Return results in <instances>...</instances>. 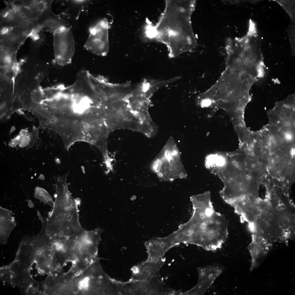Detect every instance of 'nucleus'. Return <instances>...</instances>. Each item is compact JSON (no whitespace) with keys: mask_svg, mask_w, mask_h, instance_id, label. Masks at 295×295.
<instances>
[{"mask_svg":"<svg viewBox=\"0 0 295 295\" xmlns=\"http://www.w3.org/2000/svg\"><path fill=\"white\" fill-rule=\"evenodd\" d=\"M80 200L74 198L68 189L56 191L53 209L45 219L46 230L53 235H74L83 230L79 221V206Z\"/></svg>","mask_w":295,"mask_h":295,"instance_id":"3","label":"nucleus"},{"mask_svg":"<svg viewBox=\"0 0 295 295\" xmlns=\"http://www.w3.org/2000/svg\"><path fill=\"white\" fill-rule=\"evenodd\" d=\"M153 170L159 180L172 181L184 179L188 174L182 164L176 144L170 138L152 164Z\"/></svg>","mask_w":295,"mask_h":295,"instance_id":"4","label":"nucleus"},{"mask_svg":"<svg viewBox=\"0 0 295 295\" xmlns=\"http://www.w3.org/2000/svg\"><path fill=\"white\" fill-rule=\"evenodd\" d=\"M145 244L148 255L146 261L154 263L162 260L165 253L173 247L166 237H155Z\"/></svg>","mask_w":295,"mask_h":295,"instance_id":"8","label":"nucleus"},{"mask_svg":"<svg viewBox=\"0 0 295 295\" xmlns=\"http://www.w3.org/2000/svg\"><path fill=\"white\" fill-rule=\"evenodd\" d=\"M293 169L292 168H288L287 170V172L289 173H291L293 171Z\"/></svg>","mask_w":295,"mask_h":295,"instance_id":"21","label":"nucleus"},{"mask_svg":"<svg viewBox=\"0 0 295 295\" xmlns=\"http://www.w3.org/2000/svg\"><path fill=\"white\" fill-rule=\"evenodd\" d=\"M289 158V156L287 154H285L283 157V159L284 161H287Z\"/></svg>","mask_w":295,"mask_h":295,"instance_id":"20","label":"nucleus"},{"mask_svg":"<svg viewBox=\"0 0 295 295\" xmlns=\"http://www.w3.org/2000/svg\"><path fill=\"white\" fill-rule=\"evenodd\" d=\"M273 202L275 203H277L278 201V199L276 197H274L273 199Z\"/></svg>","mask_w":295,"mask_h":295,"instance_id":"24","label":"nucleus"},{"mask_svg":"<svg viewBox=\"0 0 295 295\" xmlns=\"http://www.w3.org/2000/svg\"><path fill=\"white\" fill-rule=\"evenodd\" d=\"M255 231L257 234H260L262 232V230L260 227H257L255 229Z\"/></svg>","mask_w":295,"mask_h":295,"instance_id":"18","label":"nucleus"},{"mask_svg":"<svg viewBox=\"0 0 295 295\" xmlns=\"http://www.w3.org/2000/svg\"><path fill=\"white\" fill-rule=\"evenodd\" d=\"M35 197L46 204L53 207L54 202L52 198L47 191L39 187L36 188L35 190Z\"/></svg>","mask_w":295,"mask_h":295,"instance_id":"10","label":"nucleus"},{"mask_svg":"<svg viewBox=\"0 0 295 295\" xmlns=\"http://www.w3.org/2000/svg\"><path fill=\"white\" fill-rule=\"evenodd\" d=\"M89 281V279L87 278L83 279L80 282V285L81 287L83 288H87L88 285Z\"/></svg>","mask_w":295,"mask_h":295,"instance_id":"14","label":"nucleus"},{"mask_svg":"<svg viewBox=\"0 0 295 295\" xmlns=\"http://www.w3.org/2000/svg\"><path fill=\"white\" fill-rule=\"evenodd\" d=\"M53 34L54 53L57 63L61 66L70 64L74 54L76 48L71 27L62 28Z\"/></svg>","mask_w":295,"mask_h":295,"instance_id":"5","label":"nucleus"},{"mask_svg":"<svg viewBox=\"0 0 295 295\" xmlns=\"http://www.w3.org/2000/svg\"><path fill=\"white\" fill-rule=\"evenodd\" d=\"M285 113L286 121H288L292 118L293 116V109H284Z\"/></svg>","mask_w":295,"mask_h":295,"instance_id":"11","label":"nucleus"},{"mask_svg":"<svg viewBox=\"0 0 295 295\" xmlns=\"http://www.w3.org/2000/svg\"><path fill=\"white\" fill-rule=\"evenodd\" d=\"M198 271L199 278L197 284L192 289L183 294H204L222 272L221 268L215 266L199 267Z\"/></svg>","mask_w":295,"mask_h":295,"instance_id":"7","label":"nucleus"},{"mask_svg":"<svg viewBox=\"0 0 295 295\" xmlns=\"http://www.w3.org/2000/svg\"><path fill=\"white\" fill-rule=\"evenodd\" d=\"M269 128L270 132L275 134H278L280 130V127L274 124L271 125Z\"/></svg>","mask_w":295,"mask_h":295,"instance_id":"13","label":"nucleus"},{"mask_svg":"<svg viewBox=\"0 0 295 295\" xmlns=\"http://www.w3.org/2000/svg\"><path fill=\"white\" fill-rule=\"evenodd\" d=\"M109 23L104 18L90 29V35L84 45V48L93 54L105 56L109 49L108 29Z\"/></svg>","mask_w":295,"mask_h":295,"instance_id":"6","label":"nucleus"},{"mask_svg":"<svg viewBox=\"0 0 295 295\" xmlns=\"http://www.w3.org/2000/svg\"><path fill=\"white\" fill-rule=\"evenodd\" d=\"M266 142L265 140L263 138H260L258 139V144L260 146H263L265 145Z\"/></svg>","mask_w":295,"mask_h":295,"instance_id":"16","label":"nucleus"},{"mask_svg":"<svg viewBox=\"0 0 295 295\" xmlns=\"http://www.w3.org/2000/svg\"><path fill=\"white\" fill-rule=\"evenodd\" d=\"M270 154L266 152H264L262 154V157L264 160H268L270 158Z\"/></svg>","mask_w":295,"mask_h":295,"instance_id":"17","label":"nucleus"},{"mask_svg":"<svg viewBox=\"0 0 295 295\" xmlns=\"http://www.w3.org/2000/svg\"><path fill=\"white\" fill-rule=\"evenodd\" d=\"M190 200L192 215L173 232L175 241L179 244L196 245L208 251L220 249L228 237L227 219L215 210L210 191L191 196Z\"/></svg>","mask_w":295,"mask_h":295,"instance_id":"1","label":"nucleus"},{"mask_svg":"<svg viewBox=\"0 0 295 295\" xmlns=\"http://www.w3.org/2000/svg\"><path fill=\"white\" fill-rule=\"evenodd\" d=\"M275 159L276 161H279L281 159V157L279 155H277L275 157Z\"/></svg>","mask_w":295,"mask_h":295,"instance_id":"19","label":"nucleus"},{"mask_svg":"<svg viewBox=\"0 0 295 295\" xmlns=\"http://www.w3.org/2000/svg\"><path fill=\"white\" fill-rule=\"evenodd\" d=\"M195 1H166L164 12L147 35L166 45L171 58L193 51L197 43L191 26Z\"/></svg>","mask_w":295,"mask_h":295,"instance_id":"2","label":"nucleus"},{"mask_svg":"<svg viewBox=\"0 0 295 295\" xmlns=\"http://www.w3.org/2000/svg\"><path fill=\"white\" fill-rule=\"evenodd\" d=\"M291 154L292 156H294L295 154L294 149V148L292 149L291 152Z\"/></svg>","mask_w":295,"mask_h":295,"instance_id":"22","label":"nucleus"},{"mask_svg":"<svg viewBox=\"0 0 295 295\" xmlns=\"http://www.w3.org/2000/svg\"><path fill=\"white\" fill-rule=\"evenodd\" d=\"M293 167H294V165H293V164L292 163H289L288 165V167H289L288 168H293Z\"/></svg>","mask_w":295,"mask_h":295,"instance_id":"23","label":"nucleus"},{"mask_svg":"<svg viewBox=\"0 0 295 295\" xmlns=\"http://www.w3.org/2000/svg\"><path fill=\"white\" fill-rule=\"evenodd\" d=\"M30 141V138L29 136L27 135L25 136L22 140L20 143V147H23L27 146L29 143Z\"/></svg>","mask_w":295,"mask_h":295,"instance_id":"12","label":"nucleus"},{"mask_svg":"<svg viewBox=\"0 0 295 295\" xmlns=\"http://www.w3.org/2000/svg\"><path fill=\"white\" fill-rule=\"evenodd\" d=\"M16 224L11 211L1 207V243L5 244Z\"/></svg>","mask_w":295,"mask_h":295,"instance_id":"9","label":"nucleus"},{"mask_svg":"<svg viewBox=\"0 0 295 295\" xmlns=\"http://www.w3.org/2000/svg\"><path fill=\"white\" fill-rule=\"evenodd\" d=\"M288 100L290 105H291L292 107L294 108V97L292 96H290L289 98H288L287 99Z\"/></svg>","mask_w":295,"mask_h":295,"instance_id":"15","label":"nucleus"}]
</instances>
